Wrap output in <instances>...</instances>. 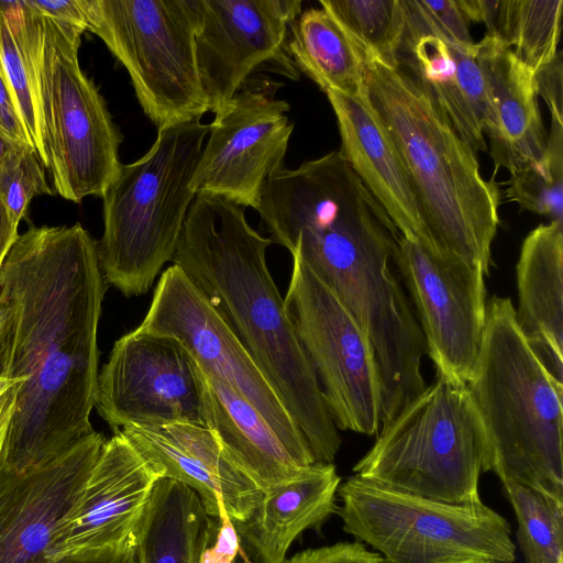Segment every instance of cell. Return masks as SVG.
I'll list each match as a JSON object with an SVG mask.
<instances>
[{"mask_svg":"<svg viewBox=\"0 0 563 563\" xmlns=\"http://www.w3.org/2000/svg\"><path fill=\"white\" fill-rule=\"evenodd\" d=\"M287 52L321 90L362 98L364 62L357 47L322 8L301 12L290 24Z\"/></svg>","mask_w":563,"mask_h":563,"instance_id":"obj_26","label":"cell"},{"mask_svg":"<svg viewBox=\"0 0 563 563\" xmlns=\"http://www.w3.org/2000/svg\"><path fill=\"white\" fill-rule=\"evenodd\" d=\"M563 0H499L494 33L532 73L558 53Z\"/></svg>","mask_w":563,"mask_h":563,"instance_id":"obj_28","label":"cell"},{"mask_svg":"<svg viewBox=\"0 0 563 563\" xmlns=\"http://www.w3.org/2000/svg\"><path fill=\"white\" fill-rule=\"evenodd\" d=\"M338 493L344 531L388 563L515 561L509 523L482 501H438L356 475L339 486Z\"/></svg>","mask_w":563,"mask_h":563,"instance_id":"obj_8","label":"cell"},{"mask_svg":"<svg viewBox=\"0 0 563 563\" xmlns=\"http://www.w3.org/2000/svg\"><path fill=\"white\" fill-rule=\"evenodd\" d=\"M38 14L87 31L86 0H25Z\"/></svg>","mask_w":563,"mask_h":563,"instance_id":"obj_36","label":"cell"},{"mask_svg":"<svg viewBox=\"0 0 563 563\" xmlns=\"http://www.w3.org/2000/svg\"><path fill=\"white\" fill-rule=\"evenodd\" d=\"M468 22L484 23L494 33L499 0H456Z\"/></svg>","mask_w":563,"mask_h":563,"instance_id":"obj_40","label":"cell"},{"mask_svg":"<svg viewBox=\"0 0 563 563\" xmlns=\"http://www.w3.org/2000/svg\"><path fill=\"white\" fill-rule=\"evenodd\" d=\"M562 52L533 73L538 97H542L550 110L551 123L563 125V59Z\"/></svg>","mask_w":563,"mask_h":563,"instance_id":"obj_34","label":"cell"},{"mask_svg":"<svg viewBox=\"0 0 563 563\" xmlns=\"http://www.w3.org/2000/svg\"><path fill=\"white\" fill-rule=\"evenodd\" d=\"M18 236V228L13 224L8 210L0 198V268Z\"/></svg>","mask_w":563,"mask_h":563,"instance_id":"obj_41","label":"cell"},{"mask_svg":"<svg viewBox=\"0 0 563 563\" xmlns=\"http://www.w3.org/2000/svg\"><path fill=\"white\" fill-rule=\"evenodd\" d=\"M476 46L490 108L483 133L489 140L495 170L505 168L512 175L541 161L547 152L533 73L495 33H486Z\"/></svg>","mask_w":563,"mask_h":563,"instance_id":"obj_20","label":"cell"},{"mask_svg":"<svg viewBox=\"0 0 563 563\" xmlns=\"http://www.w3.org/2000/svg\"><path fill=\"white\" fill-rule=\"evenodd\" d=\"M363 57L362 99L390 139L410 181L430 251L489 271L501 192L477 153L405 69Z\"/></svg>","mask_w":563,"mask_h":563,"instance_id":"obj_3","label":"cell"},{"mask_svg":"<svg viewBox=\"0 0 563 563\" xmlns=\"http://www.w3.org/2000/svg\"><path fill=\"white\" fill-rule=\"evenodd\" d=\"M505 197L522 210L563 222V125L551 123L544 157L511 175Z\"/></svg>","mask_w":563,"mask_h":563,"instance_id":"obj_31","label":"cell"},{"mask_svg":"<svg viewBox=\"0 0 563 563\" xmlns=\"http://www.w3.org/2000/svg\"><path fill=\"white\" fill-rule=\"evenodd\" d=\"M405 27L397 66L409 73L432 97L459 135L475 153L486 151L483 130L490 108L477 58L445 34L420 0H401Z\"/></svg>","mask_w":563,"mask_h":563,"instance_id":"obj_19","label":"cell"},{"mask_svg":"<svg viewBox=\"0 0 563 563\" xmlns=\"http://www.w3.org/2000/svg\"><path fill=\"white\" fill-rule=\"evenodd\" d=\"M457 563H499V562L494 561V560H467V561L457 562Z\"/></svg>","mask_w":563,"mask_h":563,"instance_id":"obj_46","label":"cell"},{"mask_svg":"<svg viewBox=\"0 0 563 563\" xmlns=\"http://www.w3.org/2000/svg\"><path fill=\"white\" fill-rule=\"evenodd\" d=\"M340 476L333 463H313L295 477L263 490L245 521L233 522L255 563H285L292 541L320 527L336 509Z\"/></svg>","mask_w":563,"mask_h":563,"instance_id":"obj_22","label":"cell"},{"mask_svg":"<svg viewBox=\"0 0 563 563\" xmlns=\"http://www.w3.org/2000/svg\"><path fill=\"white\" fill-rule=\"evenodd\" d=\"M104 294L80 223L19 234L0 268V375L18 382L0 467L41 466L95 431Z\"/></svg>","mask_w":563,"mask_h":563,"instance_id":"obj_1","label":"cell"},{"mask_svg":"<svg viewBox=\"0 0 563 563\" xmlns=\"http://www.w3.org/2000/svg\"><path fill=\"white\" fill-rule=\"evenodd\" d=\"M233 563H255L252 556L247 553V551L240 543L239 551L235 555Z\"/></svg>","mask_w":563,"mask_h":563,"instance_id":"obj_45","label":"cell"},{"mask_svg":"<svg viewBox=\"0 0 563 563\" xmlns=\"http://www.w3.org/2000/svg\"><path fill=\"white\" fill-rule=\"evenodd\" d=\"M18 382L0 375V404L9 390L14 388Z\"/></svg>","mask_w":563,"mask_h":563,"instance_id":"obj_44","label":"cell"},{"mask_svg":"<svg viewBox=\"0 0 563 563\" xmlns=\"http://www.w3.org/2000/svg\"><path fill=\"white\" fill-rule=\"evenodd\" d=\"M362 56L397 66L405 14L401 0H320Z\"/></svg>","mask_w":563,"mask_h":563,"instance_id":"obj_29","label":"cell"},{"mask_svg":"<svg viewBox=\"0 0 563 563\" xmlns=\"http://www.w3.org/2000/svg\"><path fill=\"white\" fill-rule=\"evenodd\" d=\"M205 377L173 336L135 328L115 341L98 374L95 407L115 432L131 426H206Z\"/></svg>","mask_w":563,"mask_h":563,"instance_id":"obj_12","label":"cell"},{"mask_svg":"<svg viewBox=\"0 0 563 563\" xmlns=\"http://www.w3.org/2000/svg\"><path fill=\"white\" fill-rule=\"evenodd\" d=\"M376 435L353 467L356 476L438 501H481L488 446L466 384L437 375Z\"/></svg>","mask_w":563,"mask_h":563,"instance_id":"obj_6","label":"cell"},{"mask_svg":"<svg viewBox=\"0 0 563 563\" xmlns=\"http://www.w3.org/2000/svg\"><path fill=\"white\" fill-rule=\"evenodd\" d=\"M420 2L439 27L453 41L467 48L475 46L470 33V22L456 0H420Z\"/></svg>","mask_w":563,"mask_h":563,"instance_id":"obj_35","label":"cell"},{"mask_svg":"<svg viewBox=\"0 0 563 563\" xmlns=\"http://www.w3.org/2000/svg\"><path fill=\"white\" fill-rule=\"evenodd\" d=\"M195 47L209 111L217 114L261 64L280 62L300 0H190Z\"/></svg>","mask_w":563,"mask_h":563,"instance_id":"obj_15","label":"cell"},{"mask_svg":"<svg viewBox=\"0 0 563 563\" xmlns=\"http://www.w3.org/2000/svg\"><path fill=\"white\" fill-rule=\"evenodd\" d=\"M341 137L340 152L380 203L401 236L430 250L419 205L384 128L362 99L325 91Z\"/></svg>","mask_w":563,"mask_h":563,"instance_id":"obj_21","label":"cell"},{"mask_svg":"<svg viewBox=\"0 0 563 563\" xmlns=\"http://www.w3.org/2000/svg\"><path fill=\"white\" fill-rule=\"evenodd\" d=\"M0 65L32 147L48 168L35 62L24 0H0Z\"/></svg>","mask_w":563,"mask_h":563,"instance_id":"obj_27","label":"cell"},{"mask_svg":"<svg viewBox=\"0 0 563 563\" xmlns=\"http://www.w3.org/2000/svg\"><path fill=\"white\" fill-rule=\"evenodd\" d=\"M0 130L20 144L32 147L29 134L23 124L9 84L0 65Z\"/></svg>","mask_w":563,"mask_h":563,"instance_id":"obj_38","label":"cell"},{"mask_svg":"<svg viewBox=\"0 0 563 563\" xmlns=\"http://www.w3.org/2000/svg\"><path fill=\"white\" fill-rule=\"evenodd\" d=\"M42 563H137L135 537L115 548L46 559Z\"/></svg>","mask_w":563,"mask_h":563,"instance_id":"obj_39","label":"cell"},{"mask_svg":"<svg viewBox=\"0 0 563 563\" xmlns=\"http://www.w3.org/2000/svg\"><path fill=\"white\" fill-rule=\"evenodd\" d=\"M104 437L93 431L41 466L0 467V563H42L77 503Z\"/></svg>","mask_w":563,"mask_h":563,"instance_id":"obj_16","label":"cell"},{"mask_svg":"<svg viewBox=\"0 0 563 563\" xmlns=\"http://www.w3.org/2000/svg\"><path fill=\"white\" fill-rule=\"evenodd\" d=\"M560 563H563V562H560Z\"/></svg>","mask_w":563,"mask_h":563,"instance_id":"obj_47","label":"cell"},{"mask_svg":"<svg viewBox=\"0 0 563 563\" xmlns=\"http://www.w3.org/2000/svg\"><path fill=\"white\" fill-rule=\"evenodd\" d=\"M43 164L30 145H20L0 167V198L18 228L33 197L53 195Z\"/></svg>","mask_w":563,"mask_h":563,"instance_id":"obj_32","label":"cell"},{"mask_svg":"<svg viewBox=\"0 0 563 563\" xmlns=\"http://www.w3.org/2000/svg\"><path fill=\"white\" fill-rule=\"evenodd\" d=\"M159 479L120 433L107 440L47 559L115 548L134 539Z\"/></svg>","mask_w":563,"mask_h":563,"instance_id":"obj_17","label":"cell"},{"mask_svg":"<svg viewBox=\"0 0 563 563\" xmlns=\"http://www.w3.org/2000/svg\"><path fill=\"white\" fill-rule=\"evenodd\" d=\"M86 14L87 31L124 66L143 112L157 129L209 111L190 0H86Z\"/></svg>","mask_w":563,"mask_h":563,"instance_id":"obj_9","label":"cell"},{"mask_svg":"<svg viewBox=\"0 0 563 563\" xmlns=\"http://www.w3.org/2000/svg\"><path fill=\"white\" fill-rule=\"evenodd\" d=\"M20 145L25 144L16 143L0 130V167L7 157Z\"/></svg>","mask_w":563,"mask_h":563,"instance_id":"obj_43","label":"cell"},{"mask_svg":"<svg viewBox=\"0 0 563 563\" xmlns=\"http://www.w3.org/2000/svg\"><path fill=\"white\" fill-rule=\"evenodd\" d=\"M217 530L195 490L159 478L135 531L137 563H200Z\"/></svg>","mask_w":563,"mask_h":563,"instance_id":"obj_25","label":"cell"},{"mask_svg":"<svg viewBox=\"0 0 563 563\" xmlns=\"http://www.w3.org/2000/svg\"><path fill=\"white\" fill-rule=\"evenodd\" d=\"M269 238L244 208L196 195L172 258L231 327L302 432L316 463L341 445L321 390L269 273Z\"/></svg>","mask_w":563,"mask_h":563,"instance_id":"obj_2","label":"cell"},{"mask_svg":"<svg viewBox=\"0 0 563 563\" xmlns=\"http://www.w3.org/2000/svg\"><path fill=\"white\" fill-rule=\"evenodd\" d=\"M118 432L158 478H170L195 490L213 519L228 516L232 522L245 521L262 496L263 492L233 463L206 426H131Z\"/></svg>","mask_w":563,"mask_h":563,"instance_id":"obj_18","label":"cell"},{"mask_svg":"<svg viewBox=\"0 0 563 563\" xmlns=\"http://www.w3.org/2000/svg\"><path fill=\"white\" fill-rule=\"evenodd\" d=\"M394 261L413 301L437 375L466 384L485 330L488 273L478 264L441 256L401 235Z\"/></svg>","mask_w":563,"mask_h":563,"instance_id":"obj_13","label":"cell"},{"mask_svg":"<svg viewBox=\"0 0 563 563\" xmlns=\"http://www.w3.org/2000/svg\"><path fill=\"white\" fill-rule=\"evenodd\" d=\"M285 563H388L380 554L368 551L361 542H339L297 553Z\"/></svg>","mask_w":563,"mask_h":563,"instance_id":"obj_33","label":"cell"},{"mask_svg":"<svg viewBox=\"0 0 563 563\" xmlns=\"http://www.w3.org/2000/svg\"><path fill=\"white\" fill-rule=\"evenodd\" d=\"M209 129L200 119L158 129L150 150L122 165L102 197L99 265L106 283L126 297L148 291L174 256Z\"/></svg>","mask_w":563,"mask_h":563,"instance_id":"obj_5","label":"cell"},{"mask_svg":"<svg viewBox=\"0 0 563 563\" xmlns=\"http://www.w3.org/2000/svg\"><path fill=\"white\" fill-rule=\"evenodd\" d=\"M286 313L336 428L376 435L382 388L374 350L335 294L291 254Z\"/></svg>","mask_w":563,"mask_h":563,"instance_id":"obj_10","label":"cell"},{"mask_svg":"<svg viewBox=\"0 0 563 563\" xmlns=\"http://www.w3.org/2000/svg\"><path fill=\"white\" fill-rule=\"evenodd\" d=\"M517 322L538 358L563 383V222L523 240L517 263Z\"/></svg>","mask_w":563,"mask_h":563,"instance_id":"obj_23","label":"cell"},{"mask_svg":"<svg viewBox=\"0 0 563 563\" xmlns=\"http://www.w3.org/2000/svg\"><path fill=\"white\" fill-rule=\"evenodd\" d=\"M485 429V472L563 501V383L522 333L509 298L487 303L484 335L466 383Z\"/></svg>","mask_w":563,"mask_h":563,"instance_id":"obj_4","label":"cell"},{"mask_svg":"<svg viewBox=\"0 0 563 563\" xmlns=\"http://www.w3.org/2000/svg\"><path fill=\"white\" fill-rule=\"evenodd\" d=\"M278 85L245 84L209 124L190 188L257 210L266 180L283 169L295 124Z\"/></svg>","mask_w":563,"mask_h":563,"instance_id":"obj_14","label":"cell"},{"mask_svg":"<svg viewBox=\"0 0 563 563\" xmlns=\"http://www.w3.org/2000/svg\"><path fill=\"white\" fill-rule=\"evenodd\" d=\"M526 563L563 562V501L531 486L504 482Z\"/></svg>","mask_w":563,"mask_h":563,"instance_id":"obj_30","label":"cell"},{"mask_svg":"<svg viewBox=\"0 0 563 563\" xmlns=\"http://www.w3.org/2000/svg\"><path fill=\"white\" fill-rule=\"evenodd\" d=\"M202 374L206 427L214 432L224 452L262 492L295 477L305 468L252 405L228 385Z\"/></svg>","mask_w":563,"mask_h":563,"instance_id":"obj_24","label":"cell"},{"mask_svg":"<svg viewBox=\"0 0 563 563\" xmlns=\"http://www.w3.org/2000/svg\"><path fill=\"white\" fill-rule=\"evenodd\" d=\"M137 328L179 341L201 372L228 385L255 408L300 466L316 463L302 432L251 354L177 265L161 275Z\"/></svg>","mask_w":563,"mask_h":563,"instance_id":"obj_11","label":"cell"},{"mask_svg":"<svg viewBox=\"0 0 563 563\" xmlns=\"http://www.w3.org/2000/svg\"><path fill=\"white\" fill-rule=\"evenodd\" d=\"M24 4L54 188L74 202L103 197L121 169L123 137L99 89L79 66L84 31Z\"/></svg>","mask_w":563,"mask_h":563,"instance_id":"obj_7","label":"cell"},{"mask_svg":"<svg viewBox=\"0 0 563 563\" xmlns=\"http://www.w3.org/2000/svg\"><path fill=\"white\" fill-rule=\"evenodd\" d=\"M216 538L209 544L200 563H233L240 548V539L232 520L224 516L219 519Z\"/></svg>","mask_w":563,"mask_h":563,"instance_id":"obj_37","label":"cell"},{"mask_svg":"<svg viewBox=\"0 0 563 563\" xmlns=\"http://www.w3.org/2000/svg\"><path fill=\"white\" fill-rule=\"evenodd\" d=\"M15 388V387H14ZM12 388L7 393L0 404V456L4 445L8 428L13 415L15 404V390Z\"/></svg>","mask_w":563,"mask_h":563,"instance_id":"obj_42","label":"cell"}]
</instances>
